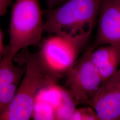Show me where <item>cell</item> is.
I'll list each match as a JSON object with an SVG mask.
<instances>
[{"label": "cell", "mask_w": 120, "mask_h": 120, "mask_svg": "<svg viewBox=\"0 0 120 120\" xmlns=\"http://www.w3.org/2000/svg\"><path fill=\"white\" fill-rule=\"evenodd\" d=\"M21 51L20 61L26 65V72L13 101L0 120H30L34 114L39 90L56 83L44 69L37 52L31 53L27 48Z\"/></svg>", "instance_id": "obj_1"}, {"label": "cell", "mask_w": 120, "mask_h": 120, "mask_svg": "<svg viewBox=\"0 0 120 120\" xmlns=\"http://www.w3.org/2000/svg\"><path fill=\"white\" fill-rule=\"evenodd\" d=\"M101 0H66L49 10L44 33L71 36L91 34Z\"/></svg>", "instance_id": "obj_2"}, {"label": "cell", "mask_w": 120, "mask_h": 120, "mask_svg": "<svg viewBox=\"0 0 120 120\" xmlns=\"http://www.w3.org/2000/svg\"><path fill=\"white\" fill-rule=\"evenodd\" d=\"M50 35L42 39L36 52L44 69L56 83L66 75L76 62L91 34Z\"/></svg>", "instance_id": "obj_3"}, {"label": "cell", "mask_w": 120, "mask_h": 120, "mask_svg": "<svg viewBox=\"0 0 120 120\" xmlns=\"http://www.w3.org/2000/svg\"><path fill=\"white\" fill-rule=\"evenodd\" d=\"M43 13L39 0H16L9 26V56L13 60L22 49L39 46L44 33Z\"/></svg>", "instance_id": "obj_4"}, {"label": "cell", "mask_w": 120, "mask_h": 120, "mask_svg": "<svg viewBox=\"0 0 120 120\" xmlns=\"http://www.w3.org/2000/svg\"><path fill=\"white\" fill-rule=\"evenodd\" d=\"M92 49L77 60L65 76L68 94L75 105H90L103 82L91 60Z\"/></svg>", "instance_id": "obj_5"}, {"label": "cell", "mask_w": 120, "mask_h": 120, "mask_svg": "<svg viewBox=\"0 0 120 120\" xmlns=\"http://www.w3.org/2000/svg\"><path fill=\"white\" fill-rule=\"evenodd\" d=\"M89 105L99 120H120V68L102 82Z\"/></svg>", "instance_id": "obj_6"}, {"label": "cell", "mask_w": 120, "mask_h": 120, "mask_svg": "<svg viewBox=\"0 0 120 120\" xmlns=\"http://www.w3.org/2000/svg\"><path fill=\"white\" fill-rule=\"evenodd\" d=\"M120 45V0H101L94 47Z\"/></svg>", "instance_id": "obj_7"}, {"label": "cell", "mask_w": 120, "mask_h": 120, "mask_svg": "<svg viewBox=\"0 0 120 120\" xmlns=\"http://www.w3.org/2000/svg\"><path fill=\"white\" fill-rule=\"evenodd\" d=\"M9 53L8 45L0 63V117L13 101L26 72L25 64L14 65Z\"/></svg>", "instance_id": "obj_8"}, {"label": "cell", "mask_w": 120, "mask_h": 120, "mask_svg": "<svg viewBox=\"0 0 120 120\" xmlns=\"http://www.w3.org/2000/svg\"><path fill=\"white\" fill-rule=\"evenodd\" d=\"M96 48H92L90 58L103 82L119 69L120 45H105Z\"/></svg>", "instance_id": "obj_9"}, {"label": "cell", "mask_w": 120, "mask_h": 120, "mask_svg": "<svg viewBox=\"0 0 120 120\" xmlns=\"http://www.w3.org/2000/svg\"><path fill=\"white\" fill-rule=\"evenodd\" d=\"M69 120H99L94 110L90 106L75 109Z\"/></svg>", "instance_id": "obj_10"}, {"label": "cell", "mask_w": 120, "mask_h": 120, "mask_svg": "<svg viewBox=\"0 0 120 120\" xmlns=\"http://www.w3.org/2000/svg\"><path fill=\"white\" fill-rule=\"evenodd\" d=\"M12 0H0V16H3L7 12Z\"/></svg>", "instance_id": "obj_11"}, {"label": "cell", "mask_w": 120, "mask_h": 120, "mask_svg": "<svg viewBox=\"0 0 120 120\" xmlns=\"http://www.w3.org/2000/svg\"><path fill=\"white\" fill-rule=\"evenodd\" d=\"M66 0H46L47 9L50 10L61 4Z\"/></svg>", "instance_id": "obj_12"}, {"label": "cell", "mask_w": 120, "mask_h": 120, "mask_svg": "<svg viewBox=\"0 0 120 120\" xmlns=\"http://www.w3.org/2000/svg\"><path fill=\"white\" fill-rule=\"evenodd\" d=\"M5 49V46H4L3 44L2 33L0 27V63H1L2 60L3 58Z\"/></svg>", "instance_id": "obj_13"}]
</instances>
